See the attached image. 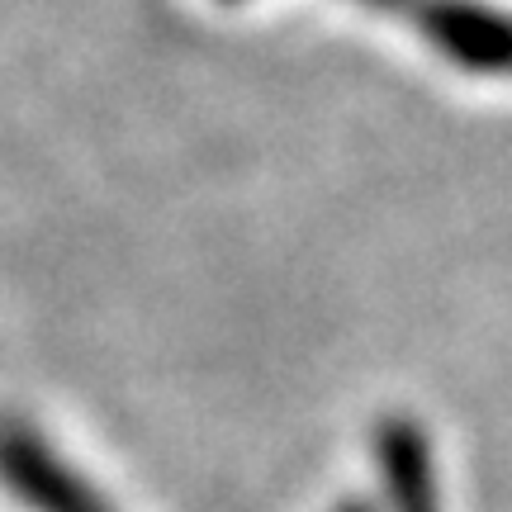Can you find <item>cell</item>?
Here are the masks:
<instances>
[{"label":"cell","instance_id":"6da1fadb","mask_svg":"<svg viewBox=\"0 0 512 512\" xmlns=\"http://www.w3.org/2000/svg\"><path fill=\"white\" fill-rule=\"evenodd\" d=\"M0 489L29 512H114L91 479L24 418H0Z\"/></svg>","mask_w":512,"mask_h":512},{"label":"cell","instance_id":"7a4b0ae2","mask_svg":"<svg viewBox=\"0 0 512 512\" xmlns=\"http://www.w3.org/2000/svg\"><path fill=\"white\" fill-rule=\"evenodd\" d=\"M375 465L394 512H441V484L432 446L413 418H384L375 427Z\"/></svg>","mask_w":512,"mask_h":512},{"label":"cell","instance_id":"3957f363","mask_svg":"<svg viewBox=\"0 0 512 512\" xmlns=\"http://www.w3.org/2000/svg\"><path fill=\"white\" fill-rule=\"evenodd\" d=\"M337 512H370V508H366V503H356V498H351V503H342Z\"/></svg>","mask_w":512,"mask_h":512}]
</instances>
